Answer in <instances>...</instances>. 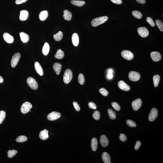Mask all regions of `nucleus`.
Instances as JSON below:
<instances>
[{"label":"nucleus","mask_w":163,"mask_h":163,"mask_svg":"<svg viewBox=\"0 0 163 163\" xmlns=\"http://www.w3.org/2000/svg\"><path fill=\"white\" fill-rule=\"evenodd\" d=\"M48 131L46 129L42 130L40 133L39 137L42 140H45L49 137Z\"/></svg>","instance_id":"nucleus-19"},{"label":"nucleus","mask_w":163,"mask_h":163,"mask_svg":"<svg viewBox=\"0 0 163 163\" xmlns=\"http://www.w3.org/2000/svg\"><path fill=\"white\" fill-rule=\"evenodd\" d=\"M32 107L31 103L26 102L22 105L21 107V111L22 114H26L29 112Z\"/></svg>","instance_id":"nucleus-4"},{"label":"nucleus","mask_w":163,"mask_h":163,"mask_svg":"<svg viewBox=\"0 0 163 163\" xmlns=\"http://www.w3.org/2000/svg\"><path fill=\"white\" fill-rule=\"evenodd\" d=\"M29 13L26 10L20 11L19 19L21 21H24L27 20L29 17Z\"/></svg>","instance_id":"nucleus-15"},{"label":"nucleus","mask_w":163,"mask_h":163,"mask_svg":"<svg viewBox=\"0 0 163 163\" xmlns=\"http://www.w3.org/2000/svg\"><path fill=\"white\" fill-rule=\"evenodd\" d=\"M100 143L103 147H106L108 145L109 141L107 137L104 135L101 136L100 139Z\"/></svg>","instance_id":"nucleus-14"},{"label":"nucleus","mask_w":163,"mask_h":163,"mask_svg":"<svg viewBox=\"0 0 163 163\" xmlns=\"http://www.w3.org/2000/svg\"><path fill=\"white\" fill-rule=\"evenodd\" d=\"M100 93L104 96H106L108 95L109 92L107 90L104 88H102L99 90Z\"/></svg>","instance_id":"nucleus-41"},{"label":"nucleus","mask_w":163,"mask_h":163,"mask_svg":"<svg viewBox=\"0 0 163 163\" xmlns=\"http://www.w3.org/2000/svg\"><path fill=\"white\" fill-rule=\"evenodd\" d=\"M122 56L124 59L128 60H130L133 58V54L128 50H124L122 51L121 53Z\"/></svg>","instance_id":"nucleus-9"},{"label":"nucleus","mask_w":163,"mask_h":163,"mask_svg":"<svg viewBox=\"0 0 163 163\" xmlns=\"http://www.w3.org/2000/svg\"><path fill=\"white\" fill-rule=\"evenodd\" d=\"M157 26L162 32L163 31V23L161 21L159 20H156L155 21Z\"/></svg>","instance_id":"nucleus-35"},{"label":"nucleus","mask_w":163,"mask_h":163,"mask_svg":"<svg viewBox=\"0 0 163 163\" xmlns=\"http://www.w3.org/2000/svg\"><path fill=\"white\" fill-rule=\"evenodd\" d=\"M72 40L73 44L75 46H77L79 43V36L77 33H74L73 34Z\"/></svg>","instance_id":"nucleus-20"},{"label":"nucleus","mask_w":163,"mask_h":163,"mask_svg":"<svg viewBox=\"0 0 163 163\" xmlns=\"http://www.w3.org/2000/svg\"><path fill=\"white\" fill-rule=\"evenodd\" d=\"M61 114L59 112H53L49 114L47 116V119L51 121H53L58 119L60 118Z\"/></svg>","instance_id":"nucleus-8"},{"label":"nucleus","mask_w":163,"mask_h":163,"mask_svg":"<svg viewBox=\"0 0 163 163\" xmlns=\"http://www.w3.org/2000/svg\"><path fill=\"white\" fill-rule=\"evenodd\" d=\"M137 3L141 4H145L146 3L145 0H136Z\"/></svg>","instance_id":"nucleus-49"},{"label":"nucleus","mask_w":163,"mask_h":163,"mask_svg":"<svg viewBox=\"0 0 163 163\" xmlns=\"http://www.w3.org/2000/svg\"><path fill=\"white\" fill-rule=\"evenodd\" d=\"M112 105L115 110L118 111L120 110V106L118 103L115 102H113V103H112Z\"/></svg>","instance_id":"nucleus-40"},{"label":"nucleus","mask_w":163,"mask_h":163,"mask_svg":"<svg viewBox=\"0 0 163 163\" xmlns=\"http://www.w3.org/2000/svg\"><path fill=\"white\" fill-rule=\"evenodd\" d=\"M20 39L22 42L23 43H26L29 41V37L28 34L24 32H21L20 33Z\"/></svg>","instance_id":"nucleus-22"},{"label":"nucleus","mask_w":163,"mask_h":163,"mask_svg":"<svg viewBox=\"0 0 163 163\" xmlns=\"http://www.w3.org/2000/svg\"><path fill=\"white\" fill-rule=\"evenodd\" d=\"M118 86L120 90L123 91H128L130 90V86L122 80L118 82Z\"/></svg>","instance_id":"nucleus-12"},{"label":"nucleus","mask_w":163,"mask_h":163,"mask_svg":"<svg viewBox=\"0 0 163 163\" xmlns=\"http://www.w3.org/2000/svg\"><path fill=\"white\" fill-rule=\"evenodd\" d=\"M113 77V75L112 73H108L107 75V78L109 79H111Z\"/></svg>","instance_id":"nucleus-50"},{"label":"nucleus","mask_w":163,"mask_h":163,"mask_svg":"<svg viewBox=\"0 0 163 163\" xmlns=\"http://www.w3.org/2000/svg\"><path fill=\"white\" fill-rule=\"evenodd\" d=\"M48 15V12L47 11H43L40 13L39 16V18L40 20L43 21L46 19Z\"/></svg>","instance_id":"nucleus-25"},{"label":"nucleus","mask_w":163,"mask_h":163,"mask_svg":"<svg viewBox=\"0 0 163 163\" xmlns=\"http://www.w3.org/2000/svg\"><path fill=\"white\" fill-rule=\"evenodd\" d=\"M6 116V113L4 111H0V124H1L5 119Z\"/></svg>","instance_id":"nucleus-37"},{"label":"nucleus","mask_w":163,"mask_h":163,"mask_svg":"<svg viewBox=\"0 0 163 163\" xmlns=\"http://www.w3.org/2000/svg\"><path fill=\"white\" fill-rule=\"evenodd\" d=\"M64 19L65 20L70 21L72 18V13L67 10H65L64 11V15H63Z\"/></svg>","instance_id":"nucleus-24"},{"label":"nucleus","mask_w":163,"mask_h":163,"mask_svg":"<svg viewBox=\"0 0 163 163\" xmlns=\"http://www.w3.org/2000/svg\"><path fill=\"white\" fill-rule=\"evenodd\" d=\"M71 3L73 5L79 6V7H81L83 6L85 3L84 1L76 0H72L71 1Z\"/></svg>","instance_id":"nucleus-28"},{"label":"nucleus","mask_w":163,"mask_h":163,"mask_svg":"<svg viewBox=\"0 0 163 163\" xmlns=\"http://www.w3.org/2000/svg\"><path fill=\"white\" fill-rule=\"evenodd\" d=\"M142 104V101L140 99H137L135 100L132 103L133 109L135 111H137L141 107Z\"/></svg>","instance_id":"nucleus-11"},{"label":"nucleus","mask_w":163,"mask_h":163,"mask_svg":"<svg viewBox=\"0 0 163 163\" xmlns=\"http://www.w3.org/2000/svg\"><path fill=\"white\" fill-rule=\"evenodd\" d=\"M8 156L9 158H12L16 156L17 153V151L13 150H9L7 152Z\"/></svg>","instance_id":"nucleus-34"},{"label":"nucleus","mask_w":163,"mask_h":163,"mask_svg":"<svg viewBox=\"0 0 163 163\" xmlns=\"http://www.w3.org/2000/svg\"><path fill=\"white\" fill-rule=\"evenodd\" d=\"M160 76L158 75H154L153 77V82H154V85L155 87H156L158 86L160 80Z\"/></svg>","instance_id":"nucleus-30"},{"label":"nucleus","mask_w":163,"mask_h":163,"mask_svg":"<svg viewBox=\"0 0 163 163\" xmlns=\"http://www.w3.org/2000/svg\"><path fill=\"white\" fill-rule=\"evenodd\" d=\"M53 68L54 71L57 75L60 74L61 71L62 66L61 64L58 63H56L53 65Z\"/></svg>","instance_id":"nucleus-18"},{"label":"nucleus","mask_w":163,"mask_h":163,"mask_svg":"<svg viewBox=\"0 0 163 163\" xmlns=\"http://www.w3.org/2000/svg\"><path fill=\"white\" fill-rule=\"evenodd\" d=\"M27 82L28 85L33 90H36L38 88V84L35 79L32 77H29L27 78Z\"/></svg>","instance_id":"nucleus-3"},{"label":"nucleus","mask_w":163,"mask_h":163,"mask_svg":"<svg viewBox=\"0 0 163 163\" xmlns=\"http://www.w3.org/2000/svg\"><path fill=\"white\" fill-rule=\"evenodd\" d=\"M119 139L122 142H125L127 141V137L123 133H121L119 137Z\"/></svg>","instance_id":"nucleus-43"},{"label":"nucleus","mask_w":163,"mask_h":163,"mask_svg":"<svg viewBox=\"0 0 163 163\" xmlns=\"http://www.w3.org/2000/svg\"><path fill=\"white\" fill-rule=\"evenodd\" d=\"M147 22L152 27H154L155 26V24L153 19L150 17H148L146 19Z\"/></svg>","instance_id":"nucleus-42"},{"label":"nucleus","mask_w":163,"mask_h":163,"mask_svg":"<svg viewBox=\"0 0 163 163\" xmlns=\"http://www.w3.org/2000/svg\"><path fill=\"white\" fill-rule=\"evenodd\" d=\"M158 115V111L157 109L155 108H152L149 115V120L150 121H154L157 118Z\"/></svg>","instance_id":"nucleus-7"},{"label":"nucleus","mask_w":163,"mask_h":163,"mask_svg":"<svg viewBox=\"0 0 163 163\" xmlns=\"http://www.w3.org/2000/svg\"><path fill=\"white\" fill-rule=\"evenodd\" d=\"M108 19L107 16H103L94 18L91 21L92 26L96 27L106 22Z\"/></svg>","instance_id":"nucleus-1"},{"label":"nucleus","mask_w":163,"mask_h":163,"mask_svg":"<svg viewBox=\"0 0 163 163\" xmlns=\"http://www.w3.org/2000/svg\"><path fill=\"white\" fill-rule=\"evenodd\" d=\"M21 57V54L19 53H17L15 54L13 56L11 61V65L13 68H14L19 61Z\"/></svg>","instance_id":"nucleus-6"},{"label":"nucleus","mask_w":163,"mask_h":163,"mask_svg":"<svg viewBox=\"0 0 163 163\" xmlns=\"http://www.w3.org/2000/svg\"><path fill=\"white\" fill-rule=\"evenodd\" d=\"M108 115L110 118L112 120H114L116 119V112L111 109H109L107 110Z\"/></svg>","instance_id":"nucleus-31"},{"label":"nucleus","mask_w":163,"mask_h":163,"mask_svg":"<svg viewBox=\"0 0 163 163\" xmlns=\"http://www.w3.org/2000/svg\"><path fill=\"white\" fill-rule=\"evenodd\" d=\"M98 143V141L96 138H92L91 142V147L93 151H95L97 150Z\"/></svg>","instance_id":"nucleus-23"},{"label":"nucleus","mask_w":163,"mask_h":163,"mask_svg":"<svg viewBox=\"0 0 163 163\" xmlns=\"http://www.w3.org/2000/svg\"><path fill=\"white\" fill-rule=\"evenodd\" d=\"M73 104L76 110L77 111H80V107L77 103V102H74L73 103Z\"/></svg>","instance_id":"nucleus-45"},{"label":"nucleus","mask_w":163,"mask_h":163,"mask_svg":"<svg viewBox=\"0 0 163 163\" xmlns=\"http://www.w3.org/2000/svg\"><path fill=\"white\" fill-rule=\"evenodd\" d=\"M3 38L5 41L7 43H10L14 42L13 37L7 33H5L3 34Z\"/></svg>","instance_id":"nucleus-16"},{"label":"nucleus","mask_w":163,"mask_h":163,"mask_svg":"<svg viewBox=\"0 0 163 163\" xmlns=\"http://www.w3.org/2000/svg\"><path fill=\"white\" fill-rule=\"evenodd\" d=\"M132 14L133 16L137 19H140L142 18V14L139 11L137 10L133 11Z\"/></svg>","instance_id":"nucleus-32"},{"label":"nucleus","mask_w":163,"mask_h":163,"mask_svg":"<svg viewBox=\"0 0 163 163\" xmlns=\"http://www.w3.org/2000/svg\"><path fill=\"white\" fill-rule=\"evenodd\" d=\"M141 143L140 141H138L136 143V144L134 146V149L135 150H138L139 149L140 146H141Z\"/></svg>","instance_id":"nucleus-46"},{"label":"nucleus","mask_w":163,"mask_h":163,"mask_svg":"<svg viewBox=\"0 0 163 163\" xmlns=\"http://www.w3.org/2000/svg\"><path fill=\"white\" fill-rule=\"evenodd\" d=\"M27 1V0H16L15 3L17 4H20L25 3Z\"/></svg>","instance_id":"nucleus-47"},{"label":"nucleus","mask_w":163,"mask_h":163,"mask_svg":"<svg viewBox=\"0 0 163 163\" xmlns=\"http://www.w3.org/2000/svg\"><path fill=\"white\" fill-rule=\"evenodd\" d=\"M108 73H112L113 70L111 69H109L108 71Z\"/></svg>","instance_id":"nucleus-52"},{"label":"nucleus","mask_w":163,"mask_h":163,"mask_svg":"<svg viewBox=\"0 0 163 163\" xmlns=\"http://www.w3.org/2000/svg\"><path fill=\"white\" fill-rule=\"evenodd\" d=\"M28 139L27 137L25 136L21 135L19 136L16 138V141L18 143H22L26 142Z\"/></svg>","instance_id":"nucleus-33"},{"label":"nucleus","mask_w":163,"mask_h":163,"mask_svg":"<svg viewBox=\"0 0 163 163\" xmlns=\"http://www.w3.org/2000/svg\"><path fill=\"white\" fill-rule=\"evenodd\" d=\"M4 82V79L1 76H0V83H2Z\"/></svg>","instance_id":"nucleus-51"},{"label":"nucleus","mask_w":163,"mask_h":163,"mask_svg":"<svg viewBox=\"0 0 163 163\" xmlns=\"http://www.w3.org/2000/svg\"><path fill=\"white\" fill-rule=\"evenodd\" d=\"M50 50V46L49 43L46 42L44 43L42 49V52L43 55L46 56L48 54Z\"/></svg>","instance_id":"nucleus-26"},{"label":"nucleus","mask_w":163,"mask_h":163,"mask_svg":"<svg viewBox=\"0 0 163 163\" xmlns=\"http://www.w3.org/2000/svg\"><path fill=\"white\" fill-rule=\"evenodd\" d=\"M89 107L90 108L94 110L96 109L97 106L96 104L93 102H90L88 103Z\"/></svg>","instance_id":"nucleus-44"},{"label":"nucleus","mask_w":163,"mask_h":163,"mask_svg":"<svg viewBox=\"0 0 163 163\" xmlns=\"http://www.w3.org/2000/svg\"><path fill=\"white\" fill-rule=\"evenodd\" d=\"M92 117L95 120H99L100 118V114L99 111H96L92 114Z\"/></svg>","instance_id":"nucleus-38"},{"label":"nucleus","mask_w":163,"mask_h":163,"mask_svg":"<svg viewBox=\"0 0 163 163\" xmlns=\"http://www.w3.org/2000/svg\"><path fill=\"white\" fill-rule=\"evenodd\" d=\"M138 33L142 38L146 37L149 35V31L145 27H141L137 29Z\"/></svg>","instance_id":"nucleus-10"},{"label":"nucleus","mask_w":163,"mask_h":163,"mask_svg":"<svg viewBox=\"0 0 163 163\" xmlns=\"http://www.w3.org/2000/svg\"><path fill=\"white\" fill-rule=\"evenodd\" d=\"M73 77V73L69 69H66L64 73L63 80L64 83L68 84L72 80Z\"/></svg>","instance_id":"nucleus-2"},{"label":"nucleus","mask_w":163,"mask_h":163,"mask_svg":"<svg viewBox=\"0 0 163 163\" xmlns=\"http://www.w3.org/2000/svg\"><path fill=\"white\" fill-rule=\"evenodd\" d=\"M111 1L114 4H120L122 3L121 0H111Z\"/></svg>","instance_id":"nucleus-48"},{"label":"nucleus","mask_w":163,"mask_h":163,"mask_svg":"<svg viewBox=\"0 0 163 163\" xmlns=\"http://www.w3.org/2000/svg\"><path fill=\"white\" fill-rule=\"evenodd\" d=\"M150 56L152 59L154 61H159L161 59V56L160 53L158 52H152L150 54Z\"/></svg>","instance_id":"nucleus-13"},{"label":"nucleus","mask_w":163,"mask_h":163,"mask_svg":"<svg viewBox=\"0 0 163 163\" xmlns=\"http://www.w3.org/2000/svg\"><path fill=\"white\" fill-rule=\"evenodd\" d=\"M63 32L61 31H59L56 34L54 35V40L56 41H60L62 39L63 37Z\"/></svg>","instance_id":"nucleus-29"},{"label":"nucleus","mask_w":163,"mask_h":163,"mask_svg":"<svg viewBox=\"0 0 163 163\" xmlns=\"http://www.w3.org/2000/svg\"><path fill=\"white\" fill-rule=\"evenodd\" d=\"M141 77L140 74L136 72L131 71L129 73V77L131 81L134 82L140 80Z\"/></svg>","instance_id":"nucleus-5"},{"label":"nucleus","mask_w":163,"mask_h":163,"mask_svg":"<svg viewBox=\"0 0 163 163\" xmlns=\"http://www.w3.org/2000/svg\"><path fill=\"white\" fill-rule=\"evenodd\" d=\"M78 82L80 84L82 85L84 84L85 82V78L83 75L82 73L79 74L78 77Z\"/></svg>","instance_id":"nucleus-36"},{"label":"nucleus","mask_w":163,"mask_h":163,"mask_svg":"<svg viewBox=\"0 0 163 163\" xmlns=\"http://www.w3.org/2000/svg\"><path fill=\"white\" fill-rule=\"evenodd\" d=\"M126 124L129 127L132 128L136 127L137 126L135 122L131 120H127Z\"/></svg>","instance_id":"nucleus-39"},{"label":"nucleus","mask_w":163,"mask_h":163,"mask_svg":"<svg viewBox=\"0 0 163 163\" xmlns=\"http://www.w3.org/2000/svg\"><path fill=\"white\" fill-rule=\"evenodd\" d=\"M35 69L36 72L40 76L43 75V69L40 64L38 62H36L34 63Z\"/></svg>","instance_id":"nucleus-17"},{"label":"nucleus","mask_w":163,"mask_h":163,"mask_svg":"<svg viewBox=\"0 0 163 163\" xmlns=\"http://www.w3.org/2000/svg\"><path fill=\"white\" fill-rule=\"evenodd\" d=\"M64 53L60 49H59L57 51L55 55V58L58 59H61L64 58Z\"/></svg>","instance_id":"nucleus-27"},{"label":"nucleus","mask_w":163,"mask_h":163,"mask_svg":"<svg viewBox=\"0 0 163 163\" xmlns=\"http://www.w3.org/2000/svg\"><path fill=\"white\" fill-rule=\"evenodd\" d=\"M102 159L104 163H111L110 156L108 153L107 152H103L102 154Z\"/></svg>","instance_id":"nucleus-21"}]
</instances>
